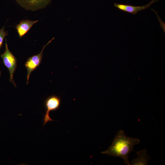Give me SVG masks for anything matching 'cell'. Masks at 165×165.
Masks as SVG:
<instances>
[{"label":"cell","instance_id":"cell-1","mask_svg":"<svg viewBox=\"0 0 165 165\" xmlns=\"http://www.w3.org/2000/svg\"><path fill=\"white\" fill-rule=\"evenodd\" d=\"M140 142V139L127 136L122 130H119L115 136L111 146L106 150L101 152L102 154L119 157L124 163L129 165V155L134 151V147Z\"/></svg>","mask_w":165,"mask_h":165},{"label":"cell","instance_id":"cell-2","mask_svg":"<svg viewBox=\"0 0 165 165\" xmlns=\"http://www.w3.org/2000/svg\"><path fill=\"white\" fill-rule=\"evenodd\" d=\"M4 65L8 69L10 75L9 81L15 87H16L13 79V75L17 66L16 59L14 55L9 50L5 38V49L4 53L1 55Z\"/></svg>","mask_w":165,"mask_h":165},{"label":"cell","instance_id":"cell-3","mask_svg":"<svg viewBox=\"0 0 165 165\" xmlns=\"http://www.w3.org/2000/svg\"><path fill=\"white\" fill-rule=\"evenodd\" d=\"M54 39V38H53L44 46L40 53L29 57L25 62L24 65L27 71L26 82L27 85L29 83V79L31 73L36 69L41 63L43 57V52L44 50Z\"/></svg>","mask_w":165,"mask_h":165},{"label":"cell","instance_id":"cell-4","mask_svg":"<svg viewBox=\"0 0 165 165\" xmlns=\"http://www.w3.org/2000/svg\"><path fill=\"white\" fill-rule=\"evenodd\" d=\"M61 101L60 97L55 95L50 96L46 99L44 103L46 112L43 119L44 125L48 122L53 121L49 116V113L50 111L58 109L60 107Z\"/></svg>","mask_w":165,"mask_h":165},{"label":"cell","instance_id":"cell-5","mask_svg":"<svg viewBox=\"0 0 165 165\" xmlns=\"http://www.w3.org/2000/svg\"><path fill=\"white\" fill-rule=\"evenodd\" d=\"M52 0H15L26 10L35 11L46 7Z\"/></svg>","mask_w":165,"mask_h":165},{"label":"cell","instance_id":"cell-6","mask_svg":"<svg viewBox=\"0 0 165 165\" xmlns=\"http://www.w3.org/2000/svg\"><path fill=\"white\" fill-rule=\"evenodd\" d=\"M158 1V0H152L147 4L141 6H134L116 3L114 4V6L120 10L135 15L139 12L149 8L153 4Z\"/></svg>","mask_w":165,"mask_h":165},{"label":"cell","instance_id":"cell-7","mask_svg":"<svg viewBox=\"0 0 165 165\" xmlns=\"http://www.w3.org/2000/svg\"><path fill=\"white\" fill-rule=\"evenodd\" d=\"M38 21V20L33 21L26 20L21 21L16 27L19 37L21 38Z\"/></svg>","mask_w":165,"mask_h":165},{"label":"cell","instance_id":"cell-8","mask_svg":"<svg viewBox=\"0 0 165 165\" xmlns=\"http://www.w3.org/2000/svg\"><path fill=\"white\" fill-rule=\"evenodd\" d=\"M138 157L131 161V165H147L150 158L148 155L145 149L136 152Z\"/></svg>","mask_w":165,"mask_h":165},{"label":"cell","instance_id":"cell-9","mask_svg":"<svg viewBox=\"0 0 165 165\" xmlns=\"http://www.w3.org/2000/svg\"><path fill=\"white\" fill-rule=\"evenodd\" d=\"M5 26L0 29V49L2 47L4 38L8 35V33L5 31Z\"/></svg>","mask_w":165,"mask_h":165},{"label":"cell","instance_id":"cell-10","mask_svg":"<svg viewBox=\"0 0 165 165\" xmlns=\"http://www.w3.org/2000/svg\"><path fill=\"white\" fill-rule=\"evenodd\" d=\"M1 72L0 69V78L1 76Z\"/></svg>","mask_w":165,"mask_h":165}]
</instances>
